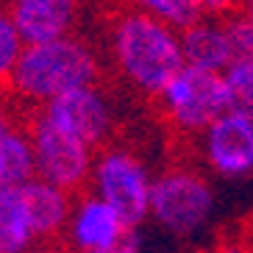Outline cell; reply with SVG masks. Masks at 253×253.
I'll return each instance as SVG.
<instances>
[{
  "label": "cell",
  "instance_id": "cell-5",
  "mask_svg": "<svg viewBox=\"0 0 253 253\" xmlns=\"http://www.w3.org/2000/svg\"><path fill=\"white\" fill-rule=\"evenodd\" d=\"M153 170L150 164L126 142H109L97 150L95 167L89 175L92 195L112 203L128 220L131 228L150 220V195H153Z\"/></svg>",
  "mask_w": 253,
  "mask_h": 253
},
{
  "label": "cell",
  "instance_id": "cell-8",
  "mask_svg": "<svg viewBox=\"0 0 253 253\" xmlns=\"http://www.w3.org/2000/svg\"><path fill=\"white\" fill-rule=\"evenodd\" d=\"M37 114H42L47 123H53L64 134L81 139L84 145H89L95 150L114 142L117 112H114V100L103 84H92V86L67 92V95L56 97L53 103L37 109Z\"/></svg>",
  "mask_w": 253,
  "mask_h": 253
},
{
  "label": "cell",
  "instance_id": "cell-7",
  "mask_svg": "<svg viewBox=\"0 0 253 253\" xmlns=\"http://www.w3.org/2000/svg\"><path fill=\"white\" fill-rule=\"evenodd\" d=\"M201 167L220 181L253 178V117L223 112L195 139Z\"/></svg>",
  "mask_w": 253,
  "mask_h": 253
},
{
  "label": "cell",
  "instance_id": "cell-16",
  "mask_svg": "<svg viewBox=\"0 0 253 253\" xmlns=\"http://www.w3.org/2000/svg\"><path fill=\"white\" fill-rule=\"evenodd\" d=\"M128 6L139 8V11L156 17V20H162V23L172 25L178 31L189 28L192 23L206 17L203 0H128Z\"/></svg>",
  "mask_w": 253,
  "mask_h": 253
},
{
  "label": "cell",
  "instance_id": "cell-18",
  "mask_svg": "<svg viewBox=\"0 0 253 253\" xmlns=\"http://www.w3.org/2000/svg\"><path fill=\"white\" fill-rule=\"evenodd\" d=\"M239 8H242V0H203L206 17H220V20H225V17H234Z\"/></svg>",
  "mask_w": 253,
  "mask_h": 253
},
{
  "label": "cell",
  "instance_id": "cell-4",
  "mask_svg": "<svg viewBox=\"0 0 253 253\" xmlns=\"http://www.w3.org/2000/svg\"><path fill=\"white\" fill-rule=\"evenodd\" d=\"M153 103L170 131L186 139H198L220 114L228 112L223 73L184 64L153 97Z\"/></svg>",
  "mask_w": 253,
  "mask_h": 253
},
{
  "label": "cell",
  "instance_id": "cell-9",
  "mask_svg": "<svg viewBox=\"0 0 253 253\" xmlns=\"http://www.w3.org/2000/svg\"><path fill=\"white\" fill-rule=\"evenodd\" d=\"M134 231L136 228L128 225V220L112 203H106L103 198L84 189V192L75 195L61 242L73 248L75 253H100L106 248L123 242Z\"/></svg>",
  "mask_w": 253,
  "mask_h": 253
},
{
  "label": "cell",
  "instance_id": "cell-14",
  "mask_svg": "<svg viewBox=\"0 0 253 253\" xmlns=\"http://www.w3.org/2000/svg\"><path fill=\"white\" fill-rule=\"evenodd\" d=\"M23 189L28 195L31 214L37 220L42 242H56V239H61L64 237V228H67L70 211H73L75 195L67 192V189H61V186H56V184H50L45 178L25 181Z\"/></svg>",
  "mask_w": 253,
  "mask_h": 253
},
{
  "label": "cell",
  "instance_id": "cell-20",
  "mask_svg": "<svg viewBox=\"0 0 253 253\" xmlns=\"http://www.w3.org/2000/svg\"><path fill=\"white\" fill-rule=\"evenodd\" d=\"M34 253H75L73 248H67L61 239H56V242H45V245H39Z\"/></svg>",
  "mask_w": 253,
  "mask_h": 253
},
{
  "label": "cell",
  "instance_id": "cell-19",
  "mask_svg": "<svg viewBox=\"0 0 253 253\" xmlns=\"http://www.w3.org/2000/svg\"><path fill=\"white\" fill-rule=\"evenodd\" d=\"M100 253H142V242H139V237H136V231H134V234H128L123 242L106 248V251H100Z\"/></svg>",
  "mask_w": 253,
  "mask_h": 253
},
{
  "label": "cell",
  "instance_id": "cell-6",
  "mask_svg": "<svg viewBox=\"0 0 253 253\" xmlns=\"http://www.w3.org/2000/svg\"><path fill=\"white\" fill-rule=\"evenodd\" d=\"M31 142H34L37 178H45L73 195L89 186V175L97 156L95 148L64 134L61 128L47 123L37 112H31Z\"/></svg>",
  "mask_w": 253,
  "mask_h": 253
},
{
  "label": "cell",
  "instance_id": "cell-1",
  "mask_svg": "<svg viewBox=\"0 0 253 253\" xmlns=\"http://www.w3.org/2000/svg\"><path fill=\"white\" fill-rule=\"evenodd\" d=\"M103 53L120 81L150 100L186 64L181 31L128 3L106 20Z\"/></svg>",
  "mask_w": 253,
  "mask_h": 253
},
{
  "label": "cell",
  "instance_id": "cell-17",
  "mask_svg": "<svg viewBox=\"0 0 253 253\" xmlns=\"http://www.w3.org/2000/svg\"><path fill=\"white\" fill-rule=\"evenodd\" d=\"M228 109L253 117V56L231 61L223 73Z\"/></svg>",
  "mask_w": 253,
  "mask_h": 253
},
{
  "label": "cell",
  "instance_id": "cell-21",
  "mask_svg": "<svg viewBox=\"0 0 253 253\" xmlns=\"http://www.w3.org/2000/svg\"><path fill=\"white\" fill-rule=\"evenodd\" d=\"M239 14H242L248 23L253 25V0H242V8H239Z\"/></svg>",
  "mask_w": 253,
  "mask_h": 253
},
{
  "label": "cell",
  "instance_id": "cell-2",
  "mask_svg": "<svg viewBox=\"0 0 253 253\" xmlns=\"http://www.w3.org/2000/svg\"><path fill=\"white\" fill-rule=\"evenodd\" d=\"M100 75L103 59L97 47L73 31L67 37L25 45L8 84V97L25 112H37L67 92L100 84Z\"/></svg>",
  "mask_w": 253,
  "mask_h": 253
},
{
  "label": "cell",
  "instance_id": "cell-13",
  "mask_svg": "<svg viewBox=\"0 0 253 253\" xmlns=\"http://www.w3.org/2000/svg\"><path fill=\"white\" fill-rule=\"evenodd\" d=\"M45 245L23 186L0 189V253H34Z\"/></svg>",
  "mask_w": 253,
  "mask_h": 253
},
{
  "label": "cell",
  "instance_id": "cell-15",
  "mask_svg": "<svg viewBox=\"0 0 253 253\" xmlns=\"http://www.w3.org/2000/svg\"><path fill=\"white\" fill-rule=\"evenodd\" d=\"M25 37L17 28L8 6L0 0V95H8V84L14 78V70L20 64V56L25 50Z\"/></svg>",
  "mask_w": 253,
  "mask_h": 253
},
{
  "label": "cell",
  "instance_id": "cell-11",
  "mask_svg": "<svg viewBox=\"0 0 253 253\" xmlns=\"http://www.w3.org/2000/svg\"><path fill=\"white\" fill-rule=\"evenodd\" d=\"M23 31L25 42H47L73 34L78 23V0H3Z\"/></svg>",
  "mask_w": 253,
  "mask_h": 253
},
{
  "label": "cell",
  "instance_id": "cell-12",
  "mask_svg": "<svg viewBox=\"0 0 253 253\" xmlns=\"http://www.w3.org/2000/svg\"><path fill=\"white\" fill-rule=\"evenodd\" d=\"M181 47L184 61L192 67L209 70V73H225L231 61H237L234 42L228 31V17H203L189 28L181 31Z\"/></svg>",
  "mask_w": 253,
  "mask_h": 253
},
{
  "label": "cell",
  "instance_id": "cell-10",
  "mask_svg": "<svg viewBox=\"0 0 253 253\" xmlns=\"http://www.w3.org/2000/svg\"><path fill=\"white\" fill-rule=\"evenodd\" d=\"M31 178H37L31 112L8 95H0V189L23 186Z\"/></svg>",
  "mask_w": 253,
  "mask_h": 253
},
{
  "label": "cell",
  "instance_id": "cell-3",
  "mask_svg": "<svg viewBox=\"0 0 253 253\" xmlns=\"http://www.w3.org/2000/svg\"><path fill=\"white\" fill-rule=\"evenodd\" d=\"M217 211L211 175L201 164H170L153 181L150 220L178 239H192L209 228Z\"/></svg>",
  "mask_w": 253,
  "mask_h": 253
}]
</instances>
